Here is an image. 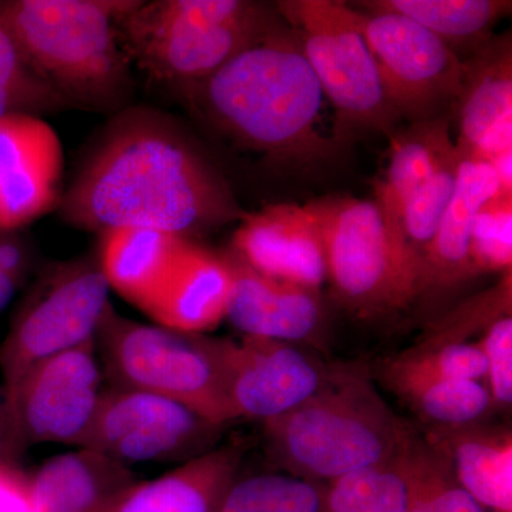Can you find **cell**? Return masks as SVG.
<instances>
[{
	"mask_svg": "<svg viewBox=\"0 0 512 512\" xmlns=\"http://www.w3.org/2000/svg\"><path fill=\"white\" fill-rule=\"evenodd\" d=\"M487 363V383L494 409H510L512 403V316H501L478 340Z\"/></svg>",
	"mask_w": 512,
	"mask_h": 512,
	"instance_id": "obj_35",
	"label": "cell"
},
{
	"mask_svg": "<svg viewBox=\"0 0 512 512\" xmlns=\"http://www.w3.org/2000/svg\"><path fill=\"white\" fill-rule=\"evenodd\" d=\"M279 22L275 8L249 0H123L117 30L134 72L180 94Z\"/></svg>",
	"mask_w": 512,
	"mask_h": 512,
	"instance_id": "obj_5",
	"label": "cell"
},
{
	"mask_svg": "<svg viewBox=\"0 0 512 512\" xmlns=\"http://www.w3.org/2000/svg\"><path fill=\"white\" fill-rule=\"evenodd\" d=\"M461 154L453 200L421 265L417 299L450 291L473 278L470 268L471 228L477 212L501 194L493 165Z\"/></svg>",
	"mask_w": 512,
	"mask_h": 512,
	"instance_id": "obj_18",
	"label": "cell"
},
{
	"mask_svg": "<svg viewBox=\"0 0 512 512\" xmlns=\"http://www.w3.org/2000/svg\"><path fill=\"white\" fill-rule=\"evenodd\" d=\"M369 12H389L413 20L450 47L473 56L493 39V30L510 15V0H370L357 3ZM461 59V57H460Z\"/></svg>",
	"mask_w": 512,
	"mask_h": 512,
	"instance_id": "obj_25",
	"label": "cell"
},
{
	"mask_svg": "<svg viewBox=\"0 0 512 512\" xmlns=\"http://www.w3.org/2000/svg\"><path fill=\"white\" fill-rule=\"evenodd\" d=\"M247 447L217 446L170 473L138 481L110 512H218L239 477Z\"/></svg>",
	"mask_w": 512,
	"mask_h": 512,
	"instance_id": "obj_20",
	"label": "cell"
},
{
	"mask_svg": "<svg viewBox=\"0 0 512 512\" xmlns=\"http://www.w3.org/2000/svg\"><path fill=\"white\" fill-rule=\"evenodd\" d=\"M63 144L43 117L0 119V231H23L59 210L66 190Z\"/></svg>",
	"mask_w": 512,
	"mask_h": 512,
	"instance_id": "obj_14",
	"label": "cell"
},
{
	"mask_svg": "<svg viewBox=\"0 0 512 512\" xmlns=\"http://www.w3.org/2000/svg\"><path fill=\"white\" fill-rule=\"evenodd\" d=\"M379 375L483 382L487 363L478 342L416 343L413 348L384 360Z\"/></svg>",
	"mask_w": 512,
	"mask_h": 512,
	"instance_id": "obj_31",
	"label": "cell"
},
{
	"mask_svg": "<svg viewBox=\"0 0 512 512\" xmlns=\"http://www.w3.org/2000/svg\"><path fill=\"white\" fill-rule=\"evenodd\" d=\"M306 207L322 232L326 281L345 311L357 319L379 320L417 301L416 286L375 200L335 195Z\"/></svg>",
	"mask_w": 512,
	"mask_h": 512,
	"instance_id": "obj_8",
	"label": "cell"
},
{
	"mask_svg": "<svg viewBox=\"0 0 512 512\" xmlns=\"http://www.w3.org/2000/svg\"><path fill=\"white\" fill-rule=\"evenodd\" d=\"M323 512H406L397 460L323 485Z\"/></svg>",
	"mask_w": 512,
	"mask_h": 512,
	"instance_id": "obj_30",
	"label": "cell"
},
{
	"mask_svg": "<svg viewBox=\"0 0 512 512\" xmlns=\"http://www.w3.org/2000/svg\"><path fill=\"white\" fill-rule=\"evenodd\" d=\"M231 281L227 254L190 239L144 313L164 328L207 335L227 319Z\"/></svg>",
	"mask_w": 512,
	"mask_h": 512,
	"instance_id": "obj_17",
	"label": "cell"
},
{
	"mask_svg": "<svg viewBox=\"0 0 512 512\" xmlns=\"http://www.w3.org/2000/svg\"><path fill=\"white\" fill-rule=\"evenodd\" d=\"M222 429L175 400L109 386L103 390L84 448L127 467L185 463L217 447Z\"/></svg>",
	"mask_w": 512,
	"mask_h": 512,
	"instance_id": "obj_11",
	"label": "cell"
},
{
	"mask_svg": "<svg viewBox=\"0 0 512 512\" xmlns=\"http://www.w3.org/2000/svg\"><path fill=\"white\" fill-rule=\"evenodd\" d=\"M192 114L235 147L269 163L313 165L336 153L326 97L282 20L204 82L178 94Z\"/></svg>",
	"mask_w": 512,
	"mask_h": 512,
	"instance_id": "obj_2",
	"label": "cell"
},
{
	"mask_svg": "<svg viewBox=\"0 0 512 512\" xmlns=\"http://www.w3.org/2000/svg\"><path fill=\"white\" fill-rule=\"evenodd\" d=\"M22 451L16 444L13 436L12 427H10L8 413L5 406L0 404V464H15V458Z\"/></svg>",
	"mask_w": 512,
	"mask_h": 512,
	"instance_id": "obj_38",
	"label": "cell"
},
{
	"mask_svg": "<svg viewBox=\"0 0 512 512\" xmlns=\"http://www.w3.org/2000/svg\"><path fill=\"white\" fill-rule=\"evenodd\" d=\"M101 382L96 340L33 367L3 402L19 450L43 443L86 446Z\"/></svg>",
	"mask_w": 512,
	"mask_h": 512,
	"instance_id": "obj_12",
	"label": "cell"
},
{
	"mask_svg": "<svg viewBox=\"0 0 512 512\" xmlns=\"http://www.w3.org/2000/svg\"><path fill=\"white\" fill-rule=\"evenodd\" d=\"M225 254L232 279L227 319L242 336L322 345L326 312L320 289L261 274L231 252Z\"/></svg>",
	"mask_w": 512,
	"mask_h": 512,
	"instance_id": "obj_15",
	"label": "cell"
},
{
	"mask_svg": "<svg viewBox=\"0 0 512 512\" xmlns=\"http://www.w3.org/2000/svg\"><path fill=\"white\" fill-rule=\"evenodd\" d=\"M29 477L33 512H110L140 481L130 467L84 447L50 458Z\"/></svg>",
	"mask_w": 512,
	"mask_h": 512,
	"instance_id": "obj_19",
	"label": "cell"
},
{
	"mask_svg": "<svg viewBox=\"0 0 512 512\" xmlns=\"http://www.w3.org/2000/svg\"><path fill=\"white\" fill-rule=\"evenodd\" d=\"M211 348L235 420L264 423L291 412L318 392L332 367L284 340L211 336Z\"/></svg>",
	"mask_w": 512,
	"mask_h": 512,
	"instance_id": "obj_13",
	"label": "cell"
},
{
	"mask_svg": "<svg viewBox=\"0 0 512 512\" xmlns=\"http://www.w3.org/2000/svg\"><path fill=\"white\" fill-rule=\"evenodd\" d=\"M512 271L505 272L494 288L461 303L454 311L431 323L419 343L466 342L468 335L484 330L501 316L511 315Z\"/></svg>",
	"mask_w": 512,
	"mask_h": 512,
	"instance_id": "obj_34",
	"label": "cell"
},
{
	"mask_svg": "<svg viewBox=\"0 0 512 512\" xmlns=\"http://www.w3.org/2000/svg\"><path fill=\"white\" fill-rule=\"evenodd\" d=\"M0 512H33L30 477L15 464H0Z\"/></svg>",
	"mask_w": 512,
	"mask_h": 512,
	"instance_id": "obj_37",
	"label": "cell"
},
{
	"mask_svg": "<svg viewBox=\"0 0 512 512\" xmlns=\"http://www.w3.org/2000/svg\"><path fill=\"white\" fill-rule=\"evenodd\" d=\"M32 264V247L22 231H0V312L26 281Z\"/></svg>",
	"mask_w": 512,
	"mask_h": 512,
	"instance_id": "obj_36",
	"label": "cell"
},
{
	"mask_svg": "<svg viewBox=\"0 0 512 512\" xmlns=\"http://www.w3.org/2000/svg\"><path fill=\"white\" fill-rule=\"evenodd\" d=\"M323 485L285 473L239 476L218 512H323Z\"/></svg>",
	"mask_w": 512,
	"mask_h": 512,
	"instance_id": "obj_29",
	"label": "cell"
},
{
	"mask_svg": "<svg viewBox=\"0 0 512 512\" xmlns=\"http://www.w3.org/2000/svg\"><path fill=\"white\" fill-rule=\"evenodd\" d=\"M229 252L282 281L320 289L328 278L322 232L306 205L271 204L245 212Z\"/></svg>",
	"mask_w": 512,
	"mask_h": 512,
	"instance_id": "obj_16",
	"label": "cell"
},
{
	"mask_svg": "<svg viewBox=\"0 0 512 512\" xmlns=\"http://www.w3.org/2000/svg\"><path fill=\"white\" fill-rule=\"evenodd\" d=\"M96 350L111 387L167 397L217 426L235 421L212 355L211 336L137 322L110 305L97 330Z\"/></svg>",
	"mask_w": 512,
	"mask_h": 512,
	"instance_id": "obj_6",
	"label": "cell"
},
{
	"mask_svg": "<svg viewBox=\"0 0 512 512\" xmlns=\"http://www.w3.org/2000/svg\"><path fill=\"white\" fill-rule=\"evenodd\" d=\"M336 111L339 134L370 128L392 134L393 109L355 10L338 0H282L275 5Z\"/></svg>",
	"mask_w": 512,
	"mask_h": 512,
	"instance_id": "obj_9",
	"label": "cell"
},
{
	"mask_svg": "<svg viewBox=\"0 0 512 512\" xmlns=\"http://www.w3.org/2000/svg\"><path fill=\"white\" fill-rule=\"evenodd\" d=\"M468 258L473 278L512 271V195L498 194L477 212Z\"/></svg>",
	"mask_w": 512,
	"mask_h": 512,
	"instance_id": "obj_33",
	"label": "cell"
},
{
	"mask_svg": "<svg viewBox=\"0 0 512 512\" xmlns=\"http://www.w3.org/2000/svg\"><path fill=\"white\" fill-rule=\"evenodd\" d=\"M443 441L457 480L487 512H512V433L508 427L430 429Z\"/></svg>",
	"mask_w": 512,
	"mask_h": 512,
	"instance_id": "obj_22",
	"label": "cell"
},
{
	"mask_svg": "<svg viewBox=\"0 0 512 512\" xmlns=\"http://www.w3.org/2000/svg\"><path fill=\"white\" fill-rule=\"evenodd\" d=\"M454 148L447 114L413 121L400 133L392 134L386 167L375 184V202L390 238L404 202L429 180Z\"/></svg>",
	"mask_w": 512,
	"mask_h": 512,
	"instance_id": "obj_24",
	"label": "cell"
},
{
	"mask_svg": "<svg viewBox=\"0 0 512 512\" xmlns=\"http://www.w3.org/2000/svg\"><path fill=\"white\" fill-rule=\"evenodd\" d=\"M110 288L92 252L46 265L30 286L0 346L5 399L45 360L96 340Z\"/></svg>",
	"mask_w": 512,
	"mask_h": 512,
	"instance_id": "obj_7",
	"label": "cell"
},
{
	"mask_svg": "<svg viewBox=\"0 0 512 512\" xmlns=\"http://www.w3.org/2000/svg\"><path fill=\"white\" fill-rule=\"evenodd\" d=\"M188 241L151 228L123 227L101 232L96 251L110 291L144 312Z\"/></svg>",
	"mask_w": 512,
	"mask_h": 512,
	"instance_id": "obj_21",
	"label": "cell"
},
{
	"mask_svg": "<svg viewBox=\"0 0 512 512\" xmlns=\"http://www.w3.org/2000/svg\"><path fill=\"white\" fill-rule=\"evenodd\" d=\"M123 0H0L30 69L69 109L114 114L133 106L136 72L117 30Z\"/></svg>",
	"mask_w": 512,
	"mask_h": 512,
	"instance_id": "obj_4",
	"label": "cell"
},
{
	"mask_svg": "<svg viewBox=\"0 0 512 512\" xmlns=\"http://www.w3.org/2000/svg\"><path fill=\"white\" fill-rule=\"evenodd\" d=\"M460 160L461 154L456 147L441 161L429 180L407 198L392 231L394 248L416 286V295L421 265L456 191Z\"/></svg>",
	"mask_w": 512,
	"mask_h": 512,
	"instance_id": "obj_27",
	"label": "cell"
},
{
	"mask_svg": "<svg viewBox=\"0 0 512 512\" xmlns=\"http://www.w3.org/2000/svg\"><path fill=\"white\" fill-rule=\"evenodd\" d=\"M353 10L399 117L419 121L447 114L443 110L453 107L460 94L463 60L413 20Z\"/></svg>",
	"mask_w": 512,
	"mask_h": 512,
	"instance_id": "obj_10",
	"label": "cell"
},
{
	"mask_svg": "<svg viewBox=\"0 0 512 512\" xmlns=\"http://www.w3.org/2000/svg\"><path fill=\"white\" fill-rule=\"evenodd\" d=\"M406 490V512H487L457 480L443 441L413 429L397 458Z\"/></svg>",
	"mask_w": 512,
	"mask_h": 512,
	"instance_id": "obj_26",
	"label": "cell"
},
{
	"mask_svg": "<svg viewBox=\"0 0 512 512\" xmlns=\"http://www.w3.org/2000/svg\"><path fill=\"white\" fill-rule=\"evenodd\" d=\"M57 214L69 227L97 235L140 227L197 241L241 221L245 211L173 117L131 106L94 137Z\"/></svg>",
	"mask_w": 512,
	"mask_h": 512,
	"instance_id": "obj_1",
	"label": "cell"
},
{
	"mask_svg": "<svg viewBox=\"0 0 512 512\" xmlns=\"http://www.w3.org/2000/svg\"><path fill=\"white\" fill-rule=\"evenodd\" d=\"M380 380L431 429L481 423L494 410L487 383L478 380L397 375H380Z\"/></svg>",
	"mask_w": 512,
	"mask_h": 512,
	"instance_id": "obj_28",
	"label": "cell"
},
{
	"mask_svg": "<svg viewBox=\"0 0 512 512\" xmlns=\"http://www.w3.org/2000/svg\"><path fill=\"white\" fill-rule=\"evenodd\" d=\"M262 427L276 470L320 484L393 463L413 431L360 365H332L318 392Z\"/></svg>",
	"mask_w": 512,
	"mask_h": 512,
	"instance_id": "obj_3",
	"label": "cell"
},
{
	"mask_svg": "<svg viewBox=\"0 0 512 512\" xmlns=\"http://www.w3.org/2000/svg\"><path fill=\"white\" fill-rule=\"evenodd\" d=\"M66 109L67 104L30 69L0 20V119L18 113L42 117Z\"/></svg>",
	"mask_w": 512,
	"mask_h": 512,
	"instance_id": "obj_32",
	"label": "cell"
},
{
	"mask_svg": "<svg viewBox=\"0 0 512 512\" xmlns=\"http://www.w3.org/2000/svg\"><path fill=\"white\" fill-rule=\"evenodd\" d=\"M463 63L460 94L453 109L458 124L457 150L470 154L487 131L512 119L510 33L493 37Z\"/></svg>",
	"mask_w": 512,
	"mask_h": 512,
	"instance_id": "obj_23",
	"label": "cell"
}]
</instances>
